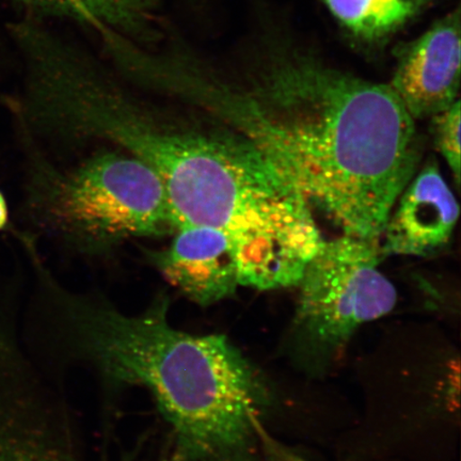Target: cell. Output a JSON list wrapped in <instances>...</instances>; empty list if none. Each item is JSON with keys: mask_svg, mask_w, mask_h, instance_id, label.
Wrapping results in <instances>:
<instances>
[{"mask_svg": "<svg viewBox=\"0 0 461 461\" xmlns=\"http://www.w3.org/2000/svg\"><path fill=\"white\" fill-rule=\"evenodd\" d=\"M459 205L435 161L426 164L403 188L380 238L384 257H429L452 238Z\"/></svg>", "mask_w": 461, "mask_h": 461, "instance_id": "obj_7", "label": "cell"}, {"mask_svg": "<svg viewBox=\"0 0 461 461\" xmlns=\"http://www.w3.org/2000/svg\"><path fill=\"white\" fill-rule=\"evenodd\" d=\"M379 240L343 233L322 240L299 280L291 341L299 360L324 366L359 327L387 315L396 288L379 269Z\"/></svg>", "mask_w": 461, "mask_h": 461, "instance_id": "obj_5", "label": "cell"}, {"mask_svg": "<svg viewBox=\"0 0 461 461\" xmlns=\"http://www.w3.org/2000/svg\"><path fill=\"white\" fill-rule=\"evenodd\" d=\"M50 19L77 23L100 32L109 31L130 41L154 48L165 38L160 0H17Z\"/></svg>", "mask_w": 461, "mask_h": 461, "instance_id": "obj_9", "label": "cell"}, {"mask_svg": "<svg viewBox=\"0 0 461 461\" xmlns=\"http://www.w3.org/2000/svg\"><path fill=\"white\" fill-rule=\"evenodd\" d=\"M25 54L28 124L40 134L109 143L142 161L163 183L176 229L215 228L244 261L285 249L303 232V194L240 132L205 113L195 121L167 113L112 65L50 29Z\"/></svg>", "mask_w": 461, "mask_h": 461, "instance_id": "obj_2", "label": "cell"}, {"mask_svg": "<svg viewBox=\"0 0 461 461\" xmlns=\"http://www.w3.org/2000/svg\"><path fill=\"white\" fill-rule=\"evenodd\" d=\"M9 219V210L7 201H5L4 194L0 192V230L7 226Z\"/></svg>", "mask_w": 461, "mask_h": 461, "instance_id": "obj_13", "label": "cell"}, {"mask_svg": "<svg viewBox=\"0 0 461 461\" xmlns=\"http://www.w3.org/2000/svg\"><path fill=\"white\" fill-rule=\"evenodd\" d=\"M54 350L104 388L146 390L168 429L165 461H258L269 391L223 334L178 330L165 293L137 314L46 280Z\"/></svg>", "mask_w": 461, "mask_h": 461, "instance_id": "obj_3", "label": "cell"}, {"mask_svg": "<svg viewBox=\"0 0 461 461\" xmlns=\"http://www.w3.org/2000/svg\"><path fill=\"white\" fill-rule=\"evenodd\" d=\"M431 135L435 146L445 158L454 181L459 187L460 182V101L452 106L432 115Z\"/></svg>", "mask_w": 461, "mask_h": 461, "instance_id": "obj_11", "label": "cell"}, {"mask_svg": "<svg viewBox=\"0 0 461 461\" xmlns=\"http://www.w3.org/2000/svg\"><path fill=\"white\" fill-rule=\"evenodd\" d=\"M161 95L249 140L343 233L380 240L418 171L416 121L389 85L276 50L230 79L187 42L155 60Z\"/></svg>", "mask_w": 461, "mask_h": 461, "instance_id": "obj_1", "label": "cell"}, {"mask_svg": "<svg viewBox=\"0 0 461 461\" xmlns=\"http://www.w3.org/2000/svg\"><path fill=\"white\" fill-rule=\"evenodd\" d=\"M0 461H63L46 455L14 451H0Z\"/></svg>", "mask_w": 461, "mask_h": 461, "instance_id": "obj_12", "label": "cell"}, {"mask_svg": "<svg viewBox=\"0 0 461 461\" xmlns=\"http://www.w3.org/2000/svg\"><path fill=\"white\" fill-rule=\"evenodd\" d=\"M460 70L457 10L402 49L389 86L414 121L430 119L459 100Z\"/></svg>", "mask_w": 461, "mask_h": 461, "instance_id": "obj_6", "label": "cell"}, {"mask_svg": "<svg viewBox=\"0 0 461 461\" xmlns=\"http://www.w3.org/2000/svg\"><path fill=\"white\" fill-rule=\"evenodd\" d=\"M355 37L372 41L388 36L419 14L430 0H324Z\"/></svg>", "mask_w": 461, "mask_h": 461, "instance_id": "obj_10", "label": "cell"}, {"mask_svg": "<svg viewBox=\"0 0 461 461\" xmlns=\"http://www.w3.org/2000/svg\"><path fill=\"white\" fill-rule=\"evenodd\" d=\"M33 171L31 201L46 226L84 252L175 232L163 183L142 161L104 149L65 170Z\"/></svg>", "mask_w": 461, "mask_h": 461, "instance_id": "obj_4", "label": "cell"}, {"mask_svg": "<svg viewBox=\"0 0 461 461\" xmlns=\"http://www.w3.org/2000/svg\"><path fill=\"white\" fill-rule=\"evenodd\" d=\"M168 247L149 255L155 268L190 302L210 307L240 287L232 247L221 230L183 224Z\"/></svg>", "mask_w": 461, "mask_h": 461, "instance_id": "obj_8", "label": "cell"}]
</instances>
